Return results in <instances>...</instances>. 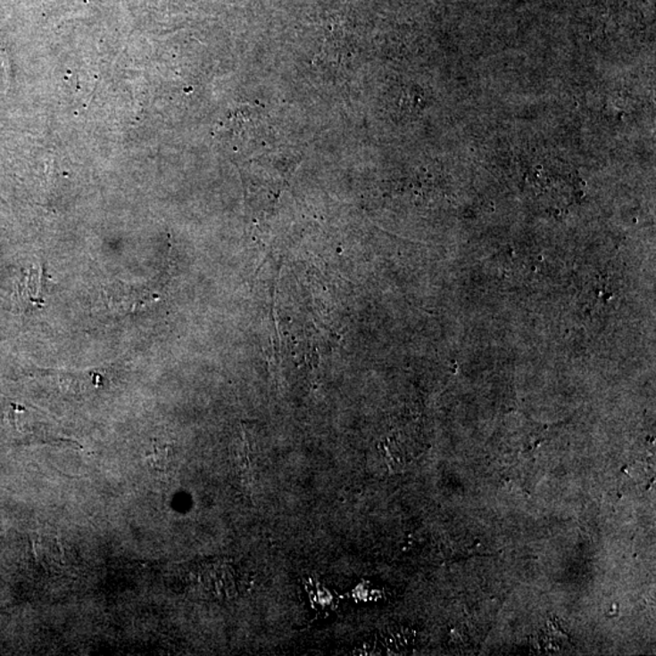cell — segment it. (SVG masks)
<instances>
[{
    "label": "cell",
    "mask_w": 656,
    "mask_h": 656,
    "mask_svg": "<svg viewBox=\"0 0 656 656\" xmlns=\"http://www.w3.org/2000/svg\"><path fill=\"white\" fill-rule=\"evenodd\" d=\"M37 556L48 565L59 564L62 560V544L55 536H44L35 544Z\"/></svg>",
    "instance_id": "cell-1"
}]
</instances>
